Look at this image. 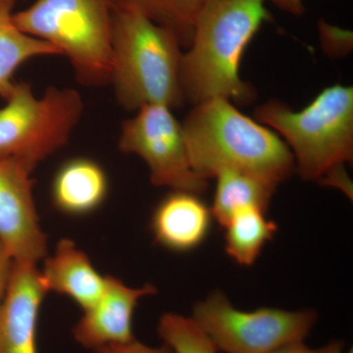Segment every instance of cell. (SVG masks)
<instances>
[{
	"label": "cell",
	"instance_id": "19",
	"mask_svg": "<svg viewBox=\"0 0 353 353\" xmlns=\"http://www.w3.org/2000/svg\"><path fill=\"white\" fill-rule=\"evenodd\" d=\"M157 333L175 353L219 352L192 317L166 313L160 317Z\"/></svg>",
	"mask_w": 353,
	"mask_h": 353
},
{
	"label": "cell",
	"instance_id": "18",
	"mask_svg": "<svg viewBox=\"0 0 353 353\" xmlns=\"http://www.w3.org/2000/svg\"><path fill=\"white\" fill-rule=\"evenodd\" d=\"M206 0H112L113 8L138 11L173 32L181 46L189 48L194 26Z\"/></svg>",
	"mask_w": 353,
	"mask_h": 353
},
{
	"label": "cell",
	"instance_id": "8",
	"mask_svg": "<svg viewBox=\"0 0 353 353\" xmlns=\"http://www.w3.org/2000/svg\"><path fill=\"white\" fill-rule=\"evenodd\" d=\"M118 146L122 152L137 154L148 165L150 181L157 187L203 194L208 181L192 169L182 124L162 104H148L124 121Z\"/></svg>",
	"mask_w": 353,
	"mask_h": 353
},
{
	"label": "cell",
	"instance_id": "11",
	"mask_svg": "<svg viewBox=\"0 0 353 353\" xmlns=\"http://www.w3.org/2000/svg\"><path fill=\"white\" fill-rule=\"evenodd\" d=\"M48 292L37 264L14 261L0 304V353H38L39 315Z\"/></svg>",
	"mask_w": 353,
	"mask_h": 353
},
{
	"label": "cell",
	"instance_id": "12",
	"mask_svg": "<svg viewBox=\"0 0 353 353\" xmlns=\"http://www.w3.org/2000/svg\"><path fill=\"white\" fill-rule=\"evenodd\" d=\"M211 208L199 194L172 190L154 209L150 230L155 243L174 252L199 248L210 231Z\"/></svg>",
	"mask_w": 353,
	"mask_h": 353
},
{
	"label": "cell",
	"instance_id": "15",
	"mask_svg": "<svg viewBox=\"0 0 353 353\" xmlns=\"http://www.w3.org/2000/svg\"><path fill=\"white\" fill-rule=\"evenodd\" d=\"M16 0H0V97L6 101L15 87V72L32 58L59 55L50 44L25 34L14 23Z\"/></svg>",
	"mask_w": 353,
	"mask_h": 353
},
{
	"label": "cell",
	"instance_id": "20",
	"mask_svg": "<svg viewBox=\"0 0 353 353\" xmlns=\"http://www.w3.org/2000/svg\"><path fill=\"white\" fill-rule=\"evenodd\" d=\"M320 38L327 50L334 52H348L352 48V32L320 21Z\"/></svg>",
	"mask_w": 353,
	"mask_h": 353
},
{
	"label": "cell",
	"instance_id": "13",
	"mask_svg": "<svg viewBox=\"0 0 353 353\" xmlns=\"http://www.w3.org/2000/svg\"><path fill=\"white\" fill-rule=\"evenodd\" d=\"M41 274L48 292L68 296L83 310L97 303L105 289L106 276L69 239H62L53 254L46 257Z\"/></svg>",
	"mask_w": 353,
	"mask_h": 353
},
{
	"label": "cell",
	"instance_id": "16",
	"mask_svg": "<svg viewBox=\"0 0 353 353\" xmlns=\"http://www.w3.org/2000/svg\"><path fill=\"white\" fill-rule=\"evenodd\" d=\"M217 179L214 199L211 212L221 226L236 211L248 206L267 210L277 185L236 171H223L215 176Z\"/></svg>",
	"mask_w": 353,
	"mask_h": 353
},
{
	"label": "cell",
	"instance_id": "14",
	"mask_svg": "<svg viewBox=\"0 0 353 353\" xmlns=\"http://www.w3.org/2000/svg\"><path fill=\"white\" fill-rule=\"evenodd\" d=\"M108 189V175L101 164L87 157L72 158L53 178L51 201L62 214L82 217L101 208Z\"/></svg>",
	"mask_w": 353,
	"mask_h": 353
},
{
	"label": "cell",
	"instance_id": "25",
	"mask_svg": "<svg viewBox=\"0 0 353 353\" xmlns=\"http://www.w3.org/2000/svg\"><path fill=\"white\" fill-rule=\"evenodd\" d=\"M347 353H352V350H350V352H347Z\"/></svg>",
	"mask_w": 353,
	"mask_h": 353
},
{
	"label": "cell",
	"instance_id": "24",
	"mask_svg": "<svg viewBox=\"0 0 353 353\" xmlns=\"http://www.w3.org/2000/svg\"><path fill=\"white\" fill-rule=\"evenodd\" d=\"M271 2L273 6L292 14V15L301 16L304 13V0H265Z\"/></svg>",
	"mask_w": 353,
	"mask_h": 353
},
{
	"label": "cell",
	"instance_id": "6",
	"mask_svg": "<svg viewBox=\"0 0 353 353\" xmlns=\"http://www.w3.org/2000/svg\"><path fill=\"white\" fill-rule=\"evenodd\" d=\"M0 108V159L19 162L30 171L63 148L83 112L75 88L50 87L41 97L27 83H16Z\"/></svg>",
	"mask_w": 353,
	"mask_h": 353
},
{
	"label": "cell",
	"instance_id": "4",
	"mask_svg": "<svg viewBox=\"0 0 353 353\" xmlns=\"http://www.w3.org/2000/svg\"><path fill=\"white\" fill-rule=\"evenodd\" d=\"M182 48L173 32L143 14L114 8L110 83L118 103L134 112L148 104L182 105Z\"/></svg>",
	"mask_w": 353,
	"mask_h": 353
},
{
	"label": "cell",
	"instance_id": "3",
	"mask_svg": "<svg viewBox=\"0 0 353 353\" xmlns=\"http://www.w3.org/2000/svg\"><path fill=\"white\" fill-rule=\"evenodd\" d=\"M259 123L285 139L296 169L305 180L343 190L352 196L345 164L353 158V88H324L306 108L292 110L271 101L255 111Z\"/></svg>",
	"mask_w": 353,
	"mask_h": 353
},
{
	"label": "cell",
	"instance_id": "23",
	"mask_svg": "<svg viewBox=\"0 0 353 353\" xmlns=\"http://www.w3.org/2000/svg\"><path fill=\"white\" fill-rule=\"evenodd\" d=\"M14 259L6 246L0 243V304L6 296L11 275H12Z\"/></svg>",
	"mask_w": 353,
	"mask_h": 353
},
{
	"label": "cell",
	"instance_id": "5",
	"mask_svg": "<svg viewBox=\"0 0 353 353\" xmlns=\"http://www.w3.org/2000/svg\"><path fill=\"white\" fill-rule=\"evenodd\" d=\"M113 9L112 0H34L13 19L68 58L79 82L99 87L110 83Z\"/></svg>",
	"mask_w": 353,
	"mask_h": 353
},
{
	"label": "cell",
	"instance_id": "22",
	"mask_svg": "<svg viewBox=\"0 0 353 353\" xmlns=\"http://www.w3.org/2000/svg\"><path fill=\"white\" fill-rule=\"evenodd\" d=\"M343 345L341 341H332L324 347H309L303 341L290 343L284 347L277 348L270 353H343Z\"/></svg>",
	"mask_w": 353,
	"mask_h": 353
},
{
	"label": "cell",
	"instance_id": "2",
	"mask_svg": "<svg viewBox=\"0 0 353 353\" xmlns=\"http://www.w3.org/2000/svg\"><path fill=\"white\" fill-rule=\"evenodd\" d=\"M182 126L190 164L203 180L223 171H236L278 187L296 170L287 143L228 99L194 105Z\"/></svg>",
	"mask_w": 353,
	"mask_h": 353
},
{
	"label": "cell",
	"instance_id": "17",
	"mask_svg": "<svg viewBox=\"0 0 353 353\" xmlns=\"http://www.w3.org/2000/svg\"><path fill=\"white\" fill-rule=\"evenodd\" d=\"M264 209L248 206L234 212L225 228V248L236 263L252 266L265 245L277 232V225Z\"/></svg>",
	"mask_w": 353,
	"mask_h": 353
},
{
	"label": "cell",
	"instance_id": "9",
	"mask_svg": "<svg viewBox=\"0 0 353 353\" xmlns=\"http://www.w3.org/2000/svg\"><path fill=\"white\" fill-rule=\"evenodd\" d=\"M32 172L0 159V243L14 261L38 264L48 254L46 236L34 204Z\"/></svg>",
	"mask_w": 353,
	"mask_h": 353
},
{
	"label": "cell",
	"instance_id": "1",
	"mask_svg": "<svg viewBox=\"0 0 353 353\" xmlns=\"http://www.w3.org/2000/svg\"><path fill=\"white\" fill-rule=\"evenodd\" d=\"M265 0H206L183 53L181 83L185 101L214 99L246 104L255 99L241 80V58L262 25L271 22Z\"/></svg>",
	"mask_w": 353,
	"mask_h": 353
},
{
	"label": "cell",
	"instance_id": "21",
	"mask_svg": "<svg viewBox=\"0 0 353 353\" xmlns=\"http://www.w3.org/2000/svg\"><path fill=\"white\" fill-rule=\"evenodd\" d=\"M95 353H175L168 345L161 347H150L134 339L130 343L122 345H109L95 350Z\"/></svg>",
	"mask_w": 353,
	"mask_h": 353
},
{
	"label": "cell",
	"instance_id": "7",
	"mask_svg": "<svg viewBox=\"0 0 353 353\" xmlns=\"http://www.w3.org/2000/svg\"><path fill=\"white\" fill-rule=\"evenodd\" d=\"M192 317L218 352L270 353L290 343L303 341L318 316L312 310L273 307L239 310L225 294L215 290L194 305Z\"/></svg>",
	"mask_w": 353,
	"mask_h": 353
},
{
	"label": "cell",
	"instance_id": "10",
	"mask_svg": "<svg viewBox=\"0 0 353 353\" xmlns=\"http://www.w3.org/2000/svg\"><path fill=\"white\" fill-rule=\"evenodd\" d=\"M157 292L152 285L131 288L119 279L106 276L105 289L97 303L83 310L72 330L82 347L94 352L109 345H122L134 340L132 318L143 297Z\"/></svg>",
	"mask_w": 353,
	"mask_h": 353
}]
</instances>
